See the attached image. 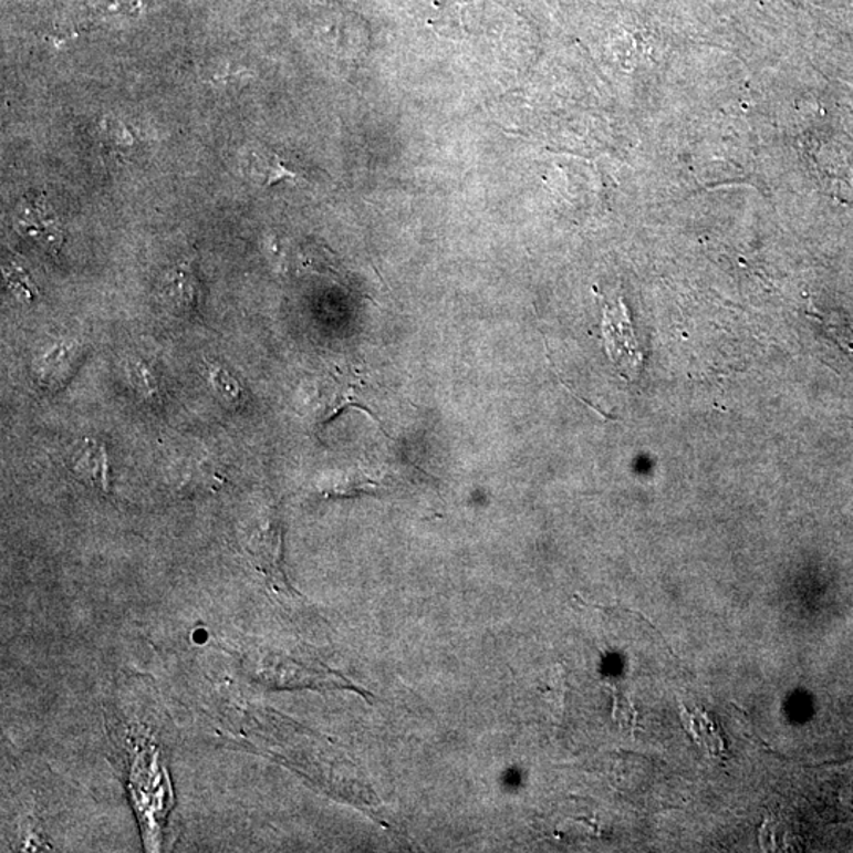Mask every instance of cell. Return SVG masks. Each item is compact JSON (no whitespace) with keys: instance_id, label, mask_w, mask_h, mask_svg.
Here are the masks:
<instances>
[{"instance_id":"cell-3","label":"cell","mask_w":853,"mask_h":853,"mask_svg":"<svg viewBox=\"0 0 853 853\" xmlns=\"http://www.w3.org/2000/svg\"><path fill=\"white\" fill-rule=\"evenodd\" d=\"M75 475L83 478L91 486L97 487L103 492L110 489L108 452L105 445L95 439L87 438L81 449L77 450L72 465Z\"/></svg>"},{"instance_id":"cell-4","label":"cell","mask_w":853,"mask_h":853,"mask_svg":"<svg viewBox=\"0 0 853 853\" xmlns=\"http://www.w3.org/2000/svg\"><path fill=\"white\" fill-rule=\"evenodd\" d=\"M166 301L179 315L194 313L198 306V280L187 266H180L169 275L165 287Z\"/></svg>"},{"instance_id":"cell-5","label":"cell","mask_w":853,"mask_h":853,"mask_svg":"<svg viewBox=\"0 0 853 853\" xmlns=\"http://www.w3.org/2000/svg\"><path fill=\"white\" fill-rule=\"evenodd\" d=\"M128 376L133 389L139 398L149 405L157 406L162 404V382L157 368L144 357H135L128 362Z\"/></svg>"},{"instance_id":"cell-6","label":"cell","mask_w":853,"mask_h":853,"mask_svg":"<svg viewBox=\"0 0 853 853\" xmlns=\"http://www.w3.org/2000/svg\"><path fill=\"white\" fill-rule=\"evenodd\" d=\"M210 383H212L214 393L220 398L221 404L230 406L232 409L241 408L246 404V394H243L241 383L227 368L212 365L210 367Z\"/></svg>"},{"instance_id":"cell-1","label":"cell","mask_w":853,"mask_h":853,"mask_svg":"<svg viewBox=\"0 0 853 853\" xmlns=\"http://www.w3.org/2000/svg\"><path fill=\"white\" fill-rule=\"evenodd\" d=\"M80 346L73 342H59L42 354L33 367L37 383L48 391H59L72 378L81 360Z\"/></svg>"},{"instance_id":"cell-2","label":"cell","mask_w":853,"mask_h":853,"mask_svg":"<svg viewBox=\"0 0 853 853\" xmlns=\"http://www.w3.org/2000/svg\"><path fill=\"white\" fill-rule=\"evenodd\" d=\"M18 231L31 239L46 252H59L62 246V231L58 219L43 201H31L17 220Z\"/></svg>"}]
</instances>
